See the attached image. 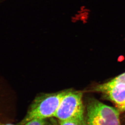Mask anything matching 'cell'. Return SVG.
<instances>
[{"label":"cell","instance_id":"3","mask_svg":"<svg viewBox=\"0 0 125 125\" xmlns=\"http://www.w3.org/2000/svg\"><path fill=\"white\" fill-rule=\"evenodd\" d=\"M84 125H120L119 111L96 100L88 104Z\"/></svg>","mask_w":125,"mask_h":125},{"label":"cell","instance_id":"4","mask_svg":"<svg viewBox=\"0 0 125 125\" xmlns=\"http://www.w3.org/2000/svg\"><path fill=\"white\" fill-rule=\"evenodd\" d=\"M95 90L106 95L108 98L114 103L117 109L125 111V83L109 81L97 86Z\"/></svg>","mask_w":125,"mask_h":125},{"label":"cell","instance_id":"5","mask_svg":"<svg viewBox=\"0 0 125 125\" xmlns=\"http://www.w3.org/2000/svg\"><path fill=\"white\" fill-rule=\"evenodd\" d=\"M50 119V118H49ZM47 119H34L21 125H55L53 121Z\"/></svg>","mask_w":125,"mask_h":125},{"label":"cell","instance_id":"8","mask_svg":"<svg viewBox=\"0 0 125 125\" xmlns=\"http://www.w3.org/2000/svg\"><path fill=\"white\" fill-rule=\"evenodd\" d=\"M0 125H21L20 124L19 125H15V124H10V123H2L1 122H0Z\"/></svg>","mask_w":125,"mask_h":125},{"label":"cell","instance_id":"1","mask_svg":"<svg viewBox=\"0 0 125 125\" xmlns=\"http://www.w3.org/2000/svg\"><path fill=\"white\" fill-rule=\"evenodd\" d=\"M67 91L44 94L38 96L20 124L23 125L33 119H47L54 117L62 99Z\"/></svg>","mask_w":125,"mask_h":125},{"label":"cell","instance_id":"2","mask_svg":"<svg viewBox=\"0 0 125 125\" xmlns=\"http://www.w3.org/2000/svg\"><path fill=\"white\" fill-rule=\"evenodd\" d=\"M83 93L67 90L62 97L54 117L59 121H72L84 125Z\"/></svg>","mask_w":125,"mask_h":125},{"label":"cell","instance_id":"6","mask_svg":"<svg viewBox=\"0 0 125 125\" xmlns=\"http://www.w3.org/2000/svg\"><path fill=\"white\" fill-rule=\"evenodd\" d=\"M114 83H117V82H121L125 83V73L120 74L118 76L113 78V79L110 81Z\"/></svg>","mask_w":125,"mask_h":125},{"label":"cell","instance_id":"7","mask_svg":"<svg viewBox=\"0 0 125 125\" xmlns=\"http://www.w3.org/2000/svg\"><path fill=\"white\" fill-rule=\"evenodd\" d=\"M59 125H80L76 122L72 121H59Z\"/></svg>","mask_w":125,"mask_h":125}]
</instances>
